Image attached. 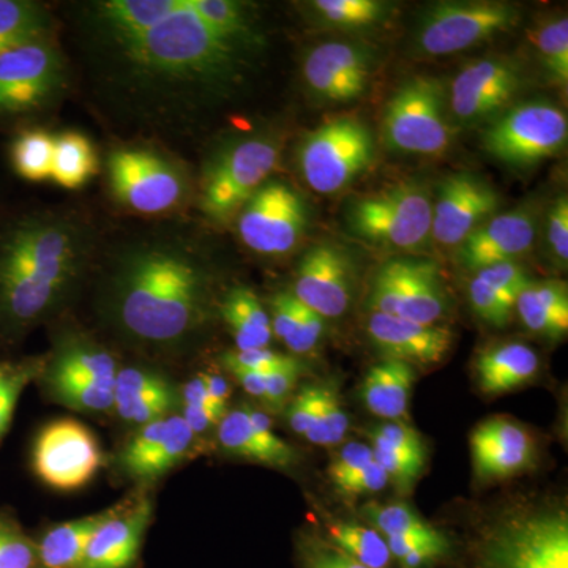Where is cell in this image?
Listing matches in <instances>:
<instances>
[{
	"instance_id": "53",
	"label": "cell",
	"mask_w": 568,
	"mask_h": 568,
	"mask_svg": "<svg viewBox=\"0 0 568 568\" xmlns=\"http://www.w3.org/2000/svg\"><path fill=\"white\" fill-rule=\"evenodd\" d=\"M388 481L390 480H388L383 467L373 459L372 463L358 469L357 473L347 478L345 484L339 485L336 489L345 497H358L383 491Z\"/></svg>"
},
{
	"instance_id": "3",
	"label": "cell",
	"mask_w": 568,
	"mask_h": 568,
	"mask_svg": "<svg viewBox=\"0 0 568 568\" xmlns=\"http://www.w3.org/2000/svg\"><path fill=\"white\" fill-rule=\"evenodd\" d=\"M84 239L65 220H22L0 237V331L17 335L58 304L84 260Z\"/></svg>"
},
{
	"instance_id": "30",
	"label": "cell",
	"mask_w": 568,
	"mask_h": 568,
	"mask_svg": "<svg viewBox=\"0 0 568 568\" xmlns=\"http://www.w3.org/2000/svg\"><path fill=\"white\" fill-rule=\"evenodd\" d=\"M272 331L295 354H308L323 338L325 320L298 302L293 293H278L272 301Z\"/></svg>"
},
{
	"instance_id": "2",
	"label": "cell",
	"mask_w": 568,
	"mask_h": 568,
	"mask_svg": "<svg viewBox=\"0 0 568 568\" xmlns=\"http://www.w3.org/2000/svg\"><path fill=\"white\" fill-rule=\"evenodd\" d=\"M204 305V271L182 245L155 241L130 246L114 268L111 313L138 342H181L200 325Z\"/></svg>"
},
{
	"instance_id": "39",
	"label": "cell",
	"mask_w": 568,
	"mask_h": 568,
	"mask_svg": "<svg viewBox=\"0 0 568 568\" xmlns=\"http://www.w3.org/2000/svg\"><path fill=\"white\" fill-rule=\"evenodd\" d=\"M48 383L54 395L74 409L100 413L114 407V384L50 376Z\"/></svg>"
},
{
	"instance_id": "27",
	"label": "cell",
	"mask_w": 568,
	"mask_h": 568,
	"mask_svg": "<svg viewBox=\"0 0 568 568\" xmlns=\"http://www.w3.org/2000/svg\"><path fill=\"white\" fill-rule=\"evenodd\" d=\"M519 320L528 331L548 338H562L568 332V291L560 280H540L523 290L515 302Z\"/></svg>"
},
{
	"instance_id": "4",
	"label": "cell",
	"mask_w": 568,
	"mask_h": 568,
	"mask_svg": "<svg viewBox=\"0 0 568 568\" xmlns=\"http://www.w3.org/2000/svg\"><path fill=\"white\" fill-rule=\"evenodd\" d=\"M478 568H568V517L562 508L510 515L480 545Z\"/></svg>"
},
{
	"instance_id": "41",
	"label": "cell",
	"mask_w": 568,
	"mask_h": 568,
	"mask_svg": "<svg viewBox=\"0 0 568 568\" xmlns=\"http://www.w3.org/2000/svg\"><path fill=\"white\" fill-rule=\"evenodd\" d=\"M174 405V392L170 384L145 392V394L130 396V398L115 402L114 407L119 416L129 424L144 426L166 417L168 410Z\"/></svg>"
},
{
	"instance_id": "9",
	"label": "cell",
	"mask_w": 568,
	"mask_h": 568,
	"mask_svg": "<svg viewBox=\"0 0 568 568\" xmlns=\"http://www.w3.org/2000/svg\"><path fill=\"white\" fill-rule=\"evenodd\" d=\"M519 18L517 7L508 2H437L418 21L416 47L436 58L457 54L511 31Z\"/></svg>"
},
{
	"instance_id": "12",
	"label": "cell",
	"mask_w": 568,
	"mask_h": 568,
	"mask_svg": "<svg viewBox=\"0 0 568 568\" xmlns=\"http://www.w3.org/2000/svg\"><path fill=\"white\" fill-rule=\"evenodd\" d=\"M308 212L293 186L267 181L253 194L239 215V235L253 252L282 256L293 252L304 237Z\"/></svg>"
},
{
	"instance_id": "35",
	"label": "cell",
	"mask_w": 568,
	"mask_h": 568,
	"mask_svg": "<svg viewBox=\"0 0 568 568\" xmlns=\"http://www.w3.org/2000/svg\"><path fill=\"white\" fill-rule=\"evenodd\" d=\"M118 373V365L106 351L91 346H74L59 355L52 366L50 377L114 384Z\"/></svg>"
},
{
	"instance_id": "42",
	"label": "cell",
	"mask_w": 568,
	"mask_h": 568,
	"mask_svg": "<svg viewBox=\"0 0 568 568\" xmlns=\"http://www.w3.org/2000/svg\"><path fill=\"white\" fill-rule=\"evenodd\" d=\"M349 416L334 388H327L324 405L305 437L316 446L332 447L345 439Z\"/></svg>"
},
{
	"instance_id": "7",
	"label": "cell",
	"mask_w": 568,
	"mask_h": 568,
	"mask_svg": "<svg viewBox=\"0 0 568 568\" xmlns=\"http://www.w3.org/2000/svg\"><path fill=\"white\" fill-rule=\"evenodd\" d=\"M383 138L392 151L440 155L454 140L443 82L416 77L396 89L383 115Z\"/></svg>"
},
{
	"instance_id": "10",
	"label": "cell",
	"mask_w": 568,
	"mask_h": 568,
	"mask_svg": "<svg viewBox=\"0 0 568 568\" xmlns=\"http://www.w3.org/2000/svg\"><path fill=\"white\" fill-rule=\"evenodd\" d=\"M280 151L267 138H253L223 152L209 168L201 194V209L209 219L224 223L242 207L274 173Z\"/></svg>"
},
{
	"instance_id": "37",
	"label": "cell",
	"mask_w": 568,
	"mask_h": 568,
	"mask_svg": "<svg viewBox=\"0 0 568 568\" xmlns=\"http://www.w3.org/2000/svg\"><path fill=\"white\" fill-rule=\"evenodd\" d=\"M541 65L547 71L549 80L560 88L568 82V21L566 17L551 18L538 26L534 32Z\"/></svg>"
},
{
	"instance_id": "20",
	"label": "cell",
	"mask_w": 568,
	"mask_h": 568,
	"mask_svg": "<svg viewBox=\"0 0 568 568\" xmlns=\"http://www.w3.org/2000/svg\"><path fill=\"white\" fill-rule=\"evenodd\" d=\"M537 235V215L530 207L496 213L458 246L463 267L477 272L488 265L510 263L532 248Z\"/></svg>"
},
{
	"instance_id": "18",
	"label": "cell",
	"mask_w": 568,
	"mask_h": 568,
	"mask_svg": "<svg viewBox=\"0 0 568 568\" xmlns=\"http://www.w3.org/2000/svg\"><path fill=\"white\" fill-rule=\"evenodd\" d=\"M499 193L470 173L448 175L433 204L432 239L443 246H459L480 224L496 215Z\"/></svg>"
},
{
	"instance_id": "48",
	"label": "cell",
	"mask_w": 568,
	"mask_h": 568,
	"mask_svg": "<svg viewBox=\"0 0 568 568\" xmlns=\"http://www.w3.org/2000/svg\"><path fill=\"white\" fill-rule=\"evenodd\" d=\"M476 276L495 290L500 297L506 298L514 308L518 295L530 282L528 272L517 261L488 265V267L477 271Z\"/></svg>"
},
{
	"instance_id": "49",
	"label": "cell",
	"mask_w": 568,
	"mask_h": 568,
	"mask_svg": "<svg viewBox=\"0 0 568 568\" xmlns=\"http://www.w3.org/2000/svg\"><path fill=\"white\" fill-rule=\"evenodd\" d=\"M223 364L230 372L246 369V372L271 373L275 369L294 368L298 365L291 355L275 353L267 349L234 351L223 355Z\"/></svg>"
},
{
	"instance_id": "51",
	"label": "cell",
	"mask_w": 568,
	"mask_h": 568,
	"mask_svg": "<svg viewBox=\"0 0 568 568\" xmlns=\"http://www.w3.org/2000/svg\"><path fill=\"white\" fill-rule=\"evenodd\" d=\"M547 245L552 257L566 267L568 261V200L559 196L549 209L547 219Z\"/></svg>"
},
{
	"instance_id": "14",
	"label": "cell",
	"mask_w": 568,
	"mask_h": 568,
	"mask_svg": "<svg viewBox=\"0 0 568 568\" xmlns=\"http://www.w3.org/2000/svg\"><path fill=\"white\" fill-rule=\"evenodd\" d=\"M102 463V448L91 429L71 418L44 426L33 444L32 465L37 476L62 491L88 485Z\"/></svg>"
},
{
	"instance_id": "33",
	"label": "cell",
	"mask_w": 568,
	"mask_h": 568,
	"mask_svg": "<svg viewBox=\"0 0 568 568\" xmlns=\"http://www.w3.org/2000/svg\"><path fill=\"white\" fill-rule=\"evenodd\" d=\"M328 537L336 548L366 568H386L390 564L387 540L373 528L354 523H334L328 526Z\"/></svg>"
},
{
	"instance_id": "38",
	"label": "cell",
	"mask_w": 568,
	"mask_h": 568,
	"mask_svg": "<svg viewBox=\"0 0 568 568\" xmlns=\"http://www.w3.org/2000/svg\"><path fill=\"white\" fill-rule=\"evenodd\" d=\"M220 444L231 454L250 462L274 467L271 455L261 446L248 416V406L226 413L219 424Z\"/></svg>"
},
{
	"instance_id": "22",
	"label": "cell",
	"mask_w": 568,
	"mask_h": 568,
	"mask_svg": "<svg viewBox=\"0 0 568 568\" xmlns=\"http://www.w3.org/2000/svg\"><path fill=\"white\" fill-rule=\"evenodd\" d=\"M366 332L386 358L410 366L436 365L450 351L454 334L443 325H426L403 317L372 313Z\"/></svg>"
},
{
	"instance_id": "1",
	"label": "cell",
	"mask_w": 568,
	"mask_h": 568,
	"mask_svg": "<svg viewBox=\"0 0 568 568\" xmlns=\"http://www.w3.org/2000/svg\"><path fill=\"white\" fill-rule=\"evenodd\" d=\"M93 24L136 88L178 93L230 82L246 47L213 28L197 0H108Z\"/></svg>"
},
{
	"instance_id": "6",
	"label": "cell",
	"mask_w": 568,
	"mask_h": 568,
	"mask_svg": "<svg viewBox=\"0 0 568 568\" xmlns=\"http://www.w3.org/2000/svg\"><path fill=\"white\" fill-rule=\"evenodd\" d=\"M375 156L372 132L353 115H339L317 126L306 134L298 149L301 173L321 194L345 190L368 170Z\"/></svg>"
},
{
	"instance_id": "11",
	"label": "cell",
	"mask_w": 568,
	"mask_h": 568,
	"mask_svg": "<svg viewBox=\"0 0 568 568\" xmlns=\"http://www.w3.org/2000/svg\"><path fill=\"white\" fill-rule=\"evenodd\" d=\"M368 305L373 313L433 325L447 313L439 267L428 260H392L377 268Z\"/></svg>"
},
{
	"instance_id": "34",
	"label": "cell",
	"mask_w": 568,
	"mask_h": 568,
	"mask_svg": "<svg viewBox=\"0 0 568 568\" xmlns=\"http://www.w3.org/2000/svg\"><path fill=\"white\" fill-rule=\"evenodd\" d=\"M47 17L40 6L24 0H0V54L41 39Z\"/></svg>"
},
{
	"instance_id": "58",
	"label": "cell",
	"mask_w": 568,
	"mask_h": 568,
	"mask_svg": "<svg viewBox=\"0 0 568 568\" xmlns=\"http://www.w3.org/2000/svg\"><path fill=\"white\" fill-rule=\"evenodd\" d=\"M237 377L241 386L245 388L246 394L254 396V398L261 399L264 403L265 399V373L246 372V369H235L231 372Z\"/></svg>"
},
{
	"instance_id": "56",
	"label": "cell",
	"mask_w": 568,
	"mask_h": 568,
	"mask_svg": "<svg viewBox=\"0 0 568 568\" xmlns=\"http://www.w3.org/2000/svg\"><path fill=\"white\" fill-rule=\"evenodd\" d=\"M227 410L222 407L183 405L182 418L193 435L207 432L213 425H219Z\"/></svg>"
},
{
	"instance_id": "52",
	"label": "cell",
	"mask_w": 568,
	"mask_h": 568,
	"mask_svg": "<svg viewBox=\"0 0 568 568\" xmlns=\"http://www.w3.org/2000/svg\"><path fill=\"white\" fill-rule=\"evenodd\" d=\"M373 459H375V455H373L372 446L362 443L346 444L332 459L331 466H328V477L338 488L339 485L345 484L347 478L372 463Z\"/></svg>"
},
{
	"instance_id": "43",
	"label": "cell",
	"mask_w": 568,
	"mask_h": 568,
	"mask_svg": "<svg viewBox=\"0 0 568 568\" xmlns=\"http://www.w3.org/2000/svg\"><path fill=\"white\" fill-rule=\"evenodd\" d=\"M37 373L36 364H0V439L9 429L22 390Z\"/></svg>"
},
{
	"instance_id": "47",
	"label": "cell",
	"mask_w": 568,
	"mask_h": 568,
	"mask_svg": "<svg viewBox=\"0 0 568 568\" xmlns=\"http://www.w3.org/2000/svg\"><path fill=\"white\" fill-rule=\"evenodd\" d=\"M469 302L473 305L474 313L480 317L484 323L493 325V327H506L510 323L515 308L506 298L500 297L495 290L481 282L476 275L467 286Z\"/></svg>"
},
{
	"instance_id": "21",
	"label": "cell",
	"mask_w": 568,
	"mask_h": 568,
	"mask_svg": "<svg viewBox=\"0 0 568 568\" xmlns=\"http://www.w3.org/2000/svg\"><path fill=\"white\" fill-rule=\"evenodd\" d=\"M470 454L478 478L500 480L529 469L536 462L537 447L525 426L495 417L474 429Z\"/></svg>"
},
{
	"instance_id": "8",
	"label": "cell",
	"mask_w": 568,
	"mask_h": 568,
	"mask_svg": "<svg viewBox=\"0 0 568 568\" xmlns=\"http://www.w3.org/2000/svg\"><path fill=\"white\" fill-rule=\"evenodd\" d=\"M566 112L555 103L526 102L504 111L489 123L481 145L510 166H532L558 155L567 144Z\"/></svg>"
},
{
	"instance_id": "54",
	"label": "cell",
	"mask_w": 568,
	"mask_h": 568,
	"mask_svg": "<svg viewBox=\"0 0 568 568\" xmlns=\"http://www.w3.org/2000/svg\"><path fill=\"white\" fill-rule=\"evenodd\" d=\"M298 373H301V366L265 373L264 405L274 410L283 409L291 394H293Z\"/></svg>"
},
{
	"instance_id": "28",
	"label": "cell",
	"mask_w": 568,
	"mask_h": 568,
	"mask_svg": "<svg viewBox=\"0 0 568 568\" xmlns=\"http://www.w3.org/2000/svg\"><path fill=\"white\" fill-rule=\"evenodd\" d=\"M115 508L92 517L62 523L43 534L36 545L37 562L41 568H80L89 541Z\"/></svg>"
},
{
	"instance_id": "36",
	"label": "cell",
	"mask_w": 568,
	"mask_h": 568,
	"mask_svg": "<svg viewBox=\"0 0 568 568\" xmlns=\"http://www.w3.org/2000/svg\"><path fill=\"white\" fill-rule=\"evenodd\" d=\"M55 136L41 130L21 133L11 145L14 171L29 182L50 181Z\"/></svg>"
},
{
	"instance_id": "13",
	"label": "cell",
	"mask_w": 568,
	"mask_h": 568,
	"mask_svg": "<svg viewBox=\"0 0 568 568\" xmlns=\"http://www.w3.org/2000/svg\"><path fill=\"white\" fill-rule=\"evenodd\" d=\"M115 197L140 213H162L175 207L186 192V182L173 163L141 149H121L108 160Z\"/></svg>"
},
{
	"instance_id": "23",
	"label": "cell",
	"mask_w": 568,
	"mask_h": 568,
	"mask_svg": "<svg viewBox=\"0 0 568 568\" xmlns=\"http://www.w3.org/2000/svg\"><path fill=\"white\" fill-rule=\"evenodd\" d=\"M194 435L182 416L159 418L141 426L123 448L121 466L130 477L149 480L178 465L192 447Z\"/></svg>"
},
{
	"instance_id": "46",
	"label": "cell",
	"mask_w": 568,
	"mask_h": 568,
	"mask_svg": "<svg viewBox=\"0 0 568 568\" xmlns=\"http://www.w3.org/2000/svg\"><path fill=\"white\" fill-rule=\"evenodd\" d=\"M372 448L375 462L383 467L388 480L394 481L399 491L409 493L416 485L418 477L424 473L426 458L388 450V448Z\"/></svg>"
},
{
	"instance_id": "29",
	"label": "cell",
	"mask_w": 568,
	"mask_h": 568,
	"mask_svg": "<svg viewBox=\"0 0 568 568\" xmlns=\"http://www.w3.org/2000/svg\"><path fill=\"white\" fill-rule=\"evenodd\" d=\"M222 315L235 339L237 351L264 349L271 345V316L260 298L246 287H234L224 297Z\"/></svg>"
},
{
	"instance_id": "44",
	"label": "cell",
	"mask_w": 568,
	"mask_h": 568,
	"mask_svg": "<svg viewBox=\"0 0 568 568\" xmlns=\"http://www.w3.org/2000/svg\"><path fill=\"white\" fill-rule=\"evenodd\" d=\"M36 544L13 519L0 515V568H36Z\"/></svg>"
},
{
	"instance_id": "57",
	"label": "cell",
	"mask_w": 568,
	"mask_h": 568,
	"mask_svg": "<svg viewBox=\"0 0 568 568\" xmlns=\"http://www.w3.org/2000/svg\"><path fill=\"white\" fill-rule=\"evenodd\" d=\"M183 405L222 407V409H226V406L219 405L212 398L211 392H209L207 376L205 375L194 377L183 388Z\"/></svg>"
},
{
	"instance_id": "26",
	"label": "cell",
	"mask_w": 568,
	"mask_h": 568,
	"mask_svg": "<svg viewBox=\"0 0 568 568\" xmlns=\"http://www.w3.org/2000/svg\"><path fill=\"white\" fill-rule=\"evenodd\" d=\"M414 383V366L384 358L366 373L362 399L369 413L387 422H396L406 416Z\"/></svg>"
},
{
	"instance_id": "16",
	"label": "cell",
	"mask_w": 568,
	"mask_h": 568,
	"mask_svg": "<svg viewBox=\"0 0 568 568\" xmlns=\"http://www.w3.org/2000/svg\"><path fill=\"white\" fill-rule=\"evenodd\" d=\"M375 71V55L353 41H325L308 52L304 80L310 92L328 103L362 99Z\"/></svg>"
},
{
	"instance_id": "25",
	"label": "cell",
	"mask_w": 568,
	"mask_h": 568,
	"mask_svg": "<svg viewBox=\"0 0 568 568\" xmlns=\"http://www.w3.org/2000/svg\"><path fill=\"white\" fill-rule=\"evenodd\" d=\"M474 368L485 395H503L529 384L537 376L540 358L525 343H500L481 351Z\"/></svg>"
},
{
	"instance_id": "5",
	"label": "cell",
	"mask_w": 568,
	"mask_h": 568,
	"mask_svg": "<svg viewBox=\"0 0 568 568\" xmlns=\"http://www.w3.org/2000/svg\"><path fill=\"white\" fill-rule=\"evenodd\" d=\"M432 194L414 182L368 194L349 209V226L357 237L399 252L424 248L432 239Z\"/></svg>"
},
{
	"instance_id": "32",
	"label": "cell",
	"mask_w": 568,
	"mask_h": 568,
	"mask_svg": "<svg viewBox=\"0 0 568 568\" xmlns=\"http://www.w3.org/2000/svg\"><path fill=\"white\" fill-rule=\"evenodd\" d=\"M310 10L327 28L357 31L373 28L387 17V3L379 0H316Z\"/></svg>"
},
{
	"instance_id": "15",
	"label": "cell",
	"mask_w": 568,
	"mask_h": 568,
	"mask_svg": "<svg viewBox=\"0 0 568 568\" xmlns=\"http://www.w3.org/2000/svg\"><path fill=\"white\" fill-rule=\"evenodd\" d=\"M523 85L521 69L507 58H487L463 67L452 81L450 112L473 126L506 111Z\"/></svg>"
},
{
	"instance_id": "17",
	"label": "cell",
	"mask_w": 568,
	"mask_h": 568,
	"mask_svg": "<svg viewBox=\"0 0 568 568\" xmlns=\"http://www.w3.org/2000/svg\"><path fill=\"white\" fill-rule=\"evenodd\" d=\"M58 54L44 41L33 40L0 54V114L39 108L61 82Z\"/></svg>"
},
{
	"instance_id": "59",
	"label": "cell",
	"mask_w": 568,
	"mask_h": 568,
	"mask_svg": "<svg viewBox=\"0 0 568 568\" xmlns=\"http://www.w3.org/2000/svg\"><path fill=\"white\" fill-rule=\"evenodd\" d=\"M207 386L212 398L215 399L219 405L226 406L227 398H230V386H227L226 381L220 376H207Z\"/></svg>"
},
{
	"instance_id": "24",
	"label": "cell",
	"mask_w": 568,
	"mask_h": 568,
	"mask_svg": "<svg viewBox=\"0 0 568 568\" xmlns=\"http://www.w3.org/2000/svg\"><path fill=\"white\" fill-rule=\"evenodd\" d=\"M151 515V503L145 499L130 510L115 508L93 532L80 568H132L140 558L142 537Z\"/></svg>"
},
{
	"instance_id": "50",
	"label": "cell",
	"mask_w": 568,
	"mask_h": 568,
	"mask_svg": "<svg viewBox=\"0 0 568 568\" xmlns=\"http://www.w3.org/2000/svg\"><path fill=\"white\" fill-rule=\"evenodd\" d=\"M325 394H327V387L305 386L294 396L287 409V420L294 433L301 436L308 433L324 405Z\"/></svg>"
},
{
	"instance_id": "40",
	"label": "cell",
	"mask_w": 568,
	"mask_h": 568,
	"mask_svg": "<svg viewBox=\"0 0 568 568\" xmlns=\"http://www.w3.org/2000/svg\"><path fill=\"white\" fill-rule=\"evenodd\" d=\"M362 517L375 526V530L384 538L409 536V534L426 532L432 530L425 519L418 517L416 511L406 504H390V506H379V504H366L362 508Z\"/></svg>"
},
{
	"instance_id": "19",
	"label": "cell",
	"mask_w": 568,
	"mask_h": 568,
	"mask_svg": "<svg viewBox=\"0 0 568 568\" xmlns=\"http://www.w3.org/2000/svg\"><path fill=\"white\" fill-rule=\"evenodd\" d=\"M354 265L339 246L317 244L298 264L293 294L324 320L345 315L354 297Z\"/></svg>"
},
{
	"instance_id": "31",
	"label": "cell",
	"mask_w": 568,
	"mask_h": 568,
	"mask_svg": "<svg viewBox=\"0 0 568 568\" xmlns=\"http://www.w3.org/2000/svg\"><path fill=\"white\" fill-rule=\"evenodd\" d=\"M99 170L91 141L80 133H62L55 136L54 162L51 179L63 189H80Z\"/></svg>"
},
{
	"instance_id": "55",
	"label": "cell",
	"mask_w": 568,
	"mask_h": 568,
	"mask_svg": "<svg viewBox=\"0 0 568 568\" xmlns=\"http://www.w3.org/2000/svg\"><path fill=\"white\" fill-rule=\"evenodd\" d=\"M306 568H366L342 549L316 545L305 549Z\"/></svg>"
},
{
	"instance_id": "45",
	"label": "cell",
	"mask_w": 568,
	"mask_h": 568,
	"mask_svg": "<svg viewBox=\"0 0 568 568\" xmlns=\"http://www.w3.org/2000/svg\"><path fill=\"white\" fill-rule=\"evenodd\" d=\"M366 436L372 440V447L388 448V450L402 452V454L416 455L425 457V440L417 429L413 426L403 424V422H384L376 428L366 432Z\"/></svg>"
}]
</instances>
